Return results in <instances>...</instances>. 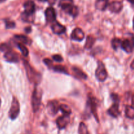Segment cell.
<instances>
[{
  "mask_svg": "<svg viewBox=\"0 0 134 134\" xmlns=\"http://www.w3.org/2000/svg\"><path fill=\"white\" fill-rule=\"evenodd\" d=\"M25 69H26V73H27V77L31 82H38L40 81L41 77L39 73H36L35 70L30 65V64L26 61H24Z\"/></svg>",
  "mask_w": 134,
  "mask_h": 134,
  "instance_id": "obj_1",
  "label": "cell"
},
{
  "mask_svg": "<svg viewBox=\"0 0 134 134\" xmlns=\"http://www.w3.org/2000/svg\"><path fill=\"white\" fill-rule=\"evenodd\" d=\"M41 91L40 89L36 87L34 89V93H33L32 95V99H31L33 109H34V112H36L39 109V107H40L41 102Z\"/></svg>",
  "mask_w": 134,
  "mask_h": 134,
  "instance_id": "obj_2",
  "label": "cell"
},
{
  "mask_svg": "<svg viewBox=\"0 0 134 134\" xmlns=\"http://www.w3.org/2000/svg\"><path fill=\"white\" fill-rule=\"evenodd\" d=\"M121 47L127 53H130L134 48V36L132 34L126 38L121 43Z\"/></svg>",
  "mask_w": 134,
  "mask_h": 134,
  "instance_id": "obj_3",
  "label": "cell"
},
{
  "mask_svg": "<svg viewBox=\"0 0 134 134\" xmlns=\"http://www.w3.org/2000/svg\"><path fill=\"white\" fill-rule=\"evenodd\" d=\"M96 77L97 79L101 82L104 81L107 77V72L105 68L104 64L100 61L98 62V68L96 70Z\"/></svg>",
  "mask_w": 134,
  "mask_h": 134,
  "instance_id": "obj_4",
  "label": "cell"
},
{
  "mask_svg": "<svg viewBox=\"0 0 134 134\" xmlns=\"http://www.w3.org/2000/svg\"><path fill=\"white\" fill-rule=\"evenodd\" d=\"M20 113V104L18 101L17 100L16 98H14L13 99V102H12L11 106H10V109L9 110V115L10 119L14 120V119H16L17 116H18Z\"/></svg>",
  "mask_w": 134,
  "mask_h": 134,
  "instance_id": "obj_5",
  "label": "cell"
},
{
  "mask_svg": "<svg viewBox=\"0 0 134 134\" xmlns=\"http://www.w3.org/2000/svg\"><path fill=\"white\" fill-rule=\"evenodd\" d=\"M69 121H70L69 115H64L63 116L58 118L57 120H56V124L60 129H64L69 124Z\"/></svg>",
  "mask_w": 134,
  "mask_h": 134,
  "instance_id": "obj_6",
  "label": "cell"
},
{
  "mask_svg": "<svg viewBox=\"0 0 134 134\" xmlns=\"http://www.w3.org/2000/svg\"><path fill=\"white\" fill-rule=\"evenodd\" d=\"M24 13L28 15H32L35 10V5L34 2L31 0H28L24 4Z\"/></svg>",
  "mask_w": 134,
  "mask_h": 134,
  "instance_id": "obj_7",
  "label": "cell"
},
{
  "mask_svg": "<svg viewBox=\"0 0 134 134\" xmlns=\"http://www.w3.org/2000/svg\"><path fill=\"white\" fill-rule=\"evenodd\" d=\"M71 38L73 40L81 41L85 38V33L82 31V30H81V28L77 27V28L74 29L73 32L71 33Z\"/></svg>",
  "mask_w": 134,
  "mask_h": 134,
  "instance_id": "obj_8",
  "label": "cell"
},
{
  "mask_svg": "<svg viewBox=\"0 0 134 134\" xmlns=\"http://www.w3.org/2000/svg\"><path fill=\"white\" fill-rule=\"evenodd\" d=\"M46 20L48 22H54L56 20V14L54 9L52 7H48L45 10Z\"/></svg>",
  "mask_w": 134,
  "mask_h": 134,
  "instance_id": "obj_9",
  "label": "cell"
},
{
  "mask_svg": "<svg viewBox=\"0 0 134 134\" xmlns=\"http://www.w3.org/2000/svg\"><path fill=\"white\" fill-rule=\"evenodd\" d=\"M109 9L111 10L112 13H119L121 11V10L122 9L123 5L122 3V2L119 1H113L112 3L109 4L108 5Z\"/></svg>",
  "mask_w": 134,
  "mask_h": 134,
  "instance_id": "obj_10",
  "label": "cell"
},
{
  "mask_svg": "<svg viewBox=\"0 0 134 134\" xmlns=\"http://www.w3.org/2000/svg\"><path fill=\"white\" fill-rule=\"evenodd\" d=\"M4 58L9 62H18L19 60L18 55L10 50L5 52Z\"/></svg>",
  "mask_w": 134,
  "mask_h": 134,
  "instance_id": "obj_11",
  "label": "cell"
},
{
  "mask_svg": "<svg viewBox=\"0 0 134 134\" xmlns=\"http://www.w3.org/2000/svg\"><path fill=\"white\" fill-rule=\"evenodd\" d=\"M52 30L54 34L60 35L65 32L66 28L64 26L62 25L58 22H54L52 25Z\"/></svg>",
  "mask_w": 134,
  "mask_h": 134,
  "instance_id": "obj_12",
  "label": "cell"
},
{
  "mask_svg": "<svg viewBox=\"0 0 134 134\" xmlns=\"http://www.w3.org/2000/svg\"><path fill=\"white\" fill-rule=\"evenodd\" d=\"M48 110L50 113L52 115H55L60 110V105L57 101H52L50 102L48 104Z\"/></svg>",
  "mask_w": 134,
  "mask_h": 134,
  "instance_id": "obj_13",
  "label": "cell"
},
{
  "mask_svg": "<svg viewBox=\"0 0 134 134\" xmlns=\"http://www.w3.org/2000/svg\"><path fill=\"white\" fill-rule=\"evenodd\" d=\"M108 113L113 117L116 118L120 115V111H119V105L117 102H115L112 106L109 109Z\"/></svg>",
  "mask_w": 134,
  "mask_h": 134,
  "instance_id": "obj_14",
  "label": "cell"
},
{
  "mask_svg": "<svg viewBox=\"0 0 134 134\" xmlns=\"http://www.w3.org/2000/svg\"><path fill=\"white\" fill-rule=\"evenodd\" d=\"M109 5V0H96L95 7L99 10H105Z\"/></svg>",
  "mask_w": 134,
  "mask_h": 134,
  "instance_id": "obj_15",
  "label": "cell"
},
{
  "mask_svg": "<svg viewBox=\"0 0 134 134\" xmlns=\"http://www.w3.org/2000/svg\"><path fill=\"white\" fill-rule=\"evenodd\" d=\"M14 39L16 42H19L18 43H22L24 44H30V43H31V40L27 36H25L23 35H14Z\"/></svg>",
  "mask_w": 134,
  "mask_h": 134,
  "instance_id": "obj_16",
  "label": "cell"
},
{
  "mask_svg": "<svg viewBox=\"0 0 134 134\" xmlns=\"http://www.w3.org/2000/svg\"><path fill=\"white\" fill-rule=\"evenodd\" d=\"M72 70H73V73H74L75 75L77 77V78L81 79H86L87 78V76L85 74V73L82 71L80 69L77 68H72Z\"/></svg>",
  "mask_w": 134,
  "mask_h": 134,
  "instance_id": "obj_17",
  "label": "cell"
},
{
  "mask_svg": "<svg viewBox=\"0 0 134 134\" xmlns=\"http://www.w3.org/2000/svg\"><path fill=\"white\" fill-rule=\"evenodd\" d=\"M64 10H65V13L70 14V15L73 16V17L76 16L78 14V9H77V7L75 6V5H71L70 7H68L67 9H65Z\"/></svg>",
  "mask_w": 134,
  "mask_h": 134,
  "instance_id": "obj_18",
  "label": "cell"
},
{
  "mask_svg": "<svg viewBox=\"0 0 134 134\" xmlns=\"http://www.w3.org/2000/svg\"><path fill=\"white\" fill-rule=\"evenodd\" d=\"M126 116L130 119H134V107L133 106L127 105L125 109Z\"/></svg>",
  "mask_w": 134,
  "mask_h": 134,
  "instance_id": "obj_19",
  "label": "cell"
},
{
  "mask_svg": "<svg viewBox=\"0 0 134 134\" xmlns=\"http://www.w3.org/2000/svg\"><path fill=\"white\" fill-rule=\"evenodd\" d=\"M72 5H73V0H60L59 3V6L64 10Z\"/></svg>",
  "mask_w": 134,
  "mask_h": 134,
  "instance_id": "obj_20",
  "label": "cell"
},
{
  "mask_svg": "<svg viewBox=\"0 0 134 134\" xmlns=\"http://www.w3.org/2000/svg\"><path fill=\"white\" fill-rule=\"evenodd\" d=\"M95 43V39L94 37H93L91 35H89L86 38V41L85 43V48L86 49H89V48H91L92 47L93 44Z\"/></svg>",
  "mask_w": 134,
  "mask_h": 134,
  "instance_id": "obj_21",
  "label": "cell"
},
{
  "mask_svg": "<svg viewBox=\"0 0 134 134\" xmlns=\"http://www.w3.org/2000/svg\"><path fill=\"white\" fill-rule=\"evenodd\" d=\"M51 68H52L54 71H55L65 73V74H69L66 68H65L64 66H62V65H53L52 67H51Z\"/></svg>",
  "mask_w": 134,
  "mask_h": 134,
  "instance_id": "obj_22",
  "label": "cell"
},
{
  "mask_svg": "<svg viewBox=\"0 0 134 134\" xmlns=\"http://www.w3.org/2000/svg\"><path fill=\"white\" fill-rule=\"evenodd\" d=\"M60 110L63 113L64 115H69L71 113V110L69 108V106L65 104H62L60 105Z\"/></svg>",
  "mask_w": 134,
  "mask_h": 134,
  "instance_id": "obj_23",
  "label": "cell"
},
{
  "mask_svg": "<svg viewBox=\"0 0 134 134\" xmlns=\"http://www.w3.org/2000/svg\"><path fill=\"white\" fill-rule=\"evenodd\" d=\"M17 45H18V47L19 48V49L20 50L21 52H22V55L24 56H28V49L27 48V47L24 45L22 43H17Z\"/></svg>",
  "mask_w": 134,
  "mask_h": 134,
  "instance_id": "obj_24",
  "label": "cell"
},
{
  "mask_svg": "<svg viewBox=\"0 0 134 134\" xmlns=\"http://www.w3.org/2000/svg\"><path fill=\"white\" fill-rule=\"evenodd\" d=\"M121 43L122 41L119 38L113 39L112 41H111V44H112V47L113 48V49L117 50L119 47H121Z\"/></svg>",
  "mask_w": 134,
  "mask_h": 134,
  "instance_id": "obj_25",
  "label": "cell"
},
{
  "mask_svg": "<svg viewBox=\"0 0 134 134\" xmlns=\"http://www.w3.org/2000/svg\"><path fill=\"white\" fill-rule=\"evenodd\" d=\"M79 134H89L87 127L85 123L81 122L79 127Z\"/></svg>",
  "mask_w": 134,
  "mask_h": 134,
  "instance_id": "obj_26",
  "label": "cell"
},
{
  "mask_svg": "<svg viewBox=\"0 0 134 134\" xmlns=\"http://www.w3.org/2000/svg\"><path fill=\"white\" fill-rule=\"evenodd\" d=\"M5 25H6L7 28H13L15 27V23L13 21L6 20L5 21Z\"/></svg>",
  "mask_w": 134,
  "mask_h": 134,
  "instance_id": "obj_27",
  "label": "cell"
},
{
  "mask_svg": "<svg viewBox=\"0 0 134 134\" xmlns=\"http://www.w3.org/2000/svg\"><path fill=\"white\" fill-rule=\"evenodd\" d=\"M10 48L9 47V46L6 44H0V51H2V52H7V51H9Z\"/></svg>",
  "mask_w": 134,
  "mask_h": 134,
  "instance_id": "obj_28",
  "label": "cell"
},
{
  "mask_svg": "<svg viewBox=\"0 0 134 134\" xmlns=\"http://www.w3.org/2000/svg\"><path fill=\"white\" fill-rule=\"evenodd\" d=\"M52 58H53V59L55 60V61L58 62H61L63 61V58L60 55H58V54L54 55V56H52Z\"/></svg>",
  "mask_w": 134,
  "mask_h": 134,
  "instance_id": "obj_29",
  "label": "cell"
},
{
  "mask_svg": "<svg viewBox=\"0 0 134 134\" xmlns=\"http://www.w3.org/2000/svg\"><path fill=\"white\" fill-rule=\"evenodd\" d=\"M44 1H47L48 4H50L51 5H53L56 2V0H44Z\"/></svg>",
  "mask_w": 134,
  "mask_h": 134,
  "instance_id": "obj_30",
  "label": "cell"
},
{
  "mask_svg": "<svg viewBox=\"0 0 134 134\" xmlns=\"http://www.w3.org/2000/svg\"><path fill=\"white\" fill-rule=\"evenodd\" d=\"M25 31H26L27 33H30V31H31V27H26V28H25Z\"/></svg>",
  "mask_w": 134,
  "mask_h": 134,
  "instance_id": "obj_31",
  "label": "cell"
},
{
  "mask_svg": "<svg viewBox=\"0 0 134 134\" xmlns=\"http://www.w3.org/2000/svg\"><path fill=\"white\" fill-rule=\"evenodd\" d=\"M130 67L132 69H134V60H133V61L132 62V64H131Z\"/></svg>",
  "mask_w": 134,
  "mask_h": 134,
  "instance_id": "obj_32",
  "label": "cell"
},
{
  "mask_svg": "<svg viewBox=\"0 0 134 134\" xmlns=\"http://www.w3.org/2000/svg\"><path fill=\"white\" fill-rule=\"evenodd\" d=\"M132 104H133V105L134 106V95L133 96V97H132Z\"/></svg>",
  "mask_w": 134,
  "mask_h": 134,
  "instance_id": "obj_33",
  "label": "cell"
},
{
  "mask_svg": "<svg viewBox=\"0 0 134 134\" xmlns=\"http://www.w3.org/2000/svg\"><path fill=\"white\" fill-rule=\"evenodd\" d=\"M128 1H129V2L132 3H134V0H128Z\"/></svg>",
  "mask_w": 134,
  "mask_h": 134,
  "instance_id": "obj_34",
  "label": "cell"
},
{
  "mask_svg": "<svg viewBox=\"0 0 134 134\" xmlns=\"http://www.w3.org/2000/svg\"><path fill=\"white\" fill-rule=\"evenodd\" d=\"M5 0H0V3H3V2H4V1H5Z\"/></svg>",
  "mask_w": 134,
  "mask_h": 134,
  "instance_id": "obj_35",
  "label": "cell"
},
{
  "mask_svg": "<svg viewBox=\"0 0 134 134\" xmlns=\"http://www.w3.org/2000/svg\"><path fill=\"white\" fill-rule=\"evenodd\" d=\"M133 29H134V18H133Z\"/></svg>",
  "mask_w": 134,
  "mask_h": 134,
  "instance_id": "obj_36",
  "label": "cell"
},
{
  "mask_svg": "<svg viewBox=\"0 0 134 134\" xmlns=\"http://www.w3.org/2000/svg\"><path fill=\"white\" fill-rule=\"evenodd\" d=\"M39 1H44V0H39Z\"/></svg>",
  "mask_w": 134,
  "mask_h": 134,
  "instance_id": "obj_37",
  "label": "cell"
},
{
  "mask_svg": "<svg viewBox=\"0 0 134 134\" xmlns=\"http://www.w3.org/2000/svg\"><path fill=\"white\" fill-rule=\"evenodd\" d=\"M0 106H1V99H0Z\"/></svg>",
  "mask_w": 134,
  "mask_h": 134,
  "instance_id": "obj_38",
  "label": "cell"
}]
</instances>
